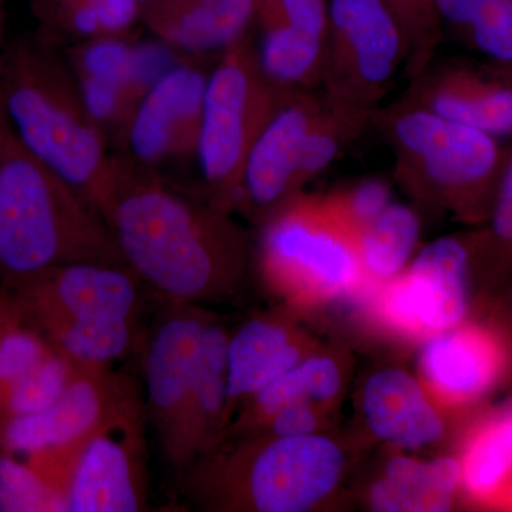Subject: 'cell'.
<instances>
[{"label": "cell", "instance_id": "1", "mask_svg": "<svg viewBox=\"0 0 512 512\" xmlns=\"http://www.w3.org/2000/svg\"><path fill=\"white\" fill-rule=\"evenodd\" d=\"M107 224L126 265L171 302L224 298L251 255L231 211L171 183L114 151V195Z\"/></svg>", "mask_w": 512, "mask_h": 512}, {"label": "cell", "instance_id": "2", "mask_svg": "<svg viewBox=\"0 0 512 512\" xmlns=\"http://www.w3.org/2000/svg\"><path fill=\"white\" fill-rule=\"evenodd\" d=\"M0 99L23 147L109 220L114 150L93 119L63 49L33 33L0 52Z\"/></svg>", "mask_w": 512, "mask_h": 512}, {"label": "cell", "instance_id": "3", "mask_svg": "<svg viewBox=\"0 0 512 512\" xmlns=\"http://www.w3.org/2000/svg\"><path fill=\"white\" fill-rule=\"evenodd\" d=\"M72 264L126 265L109 224L0 123V271L30 281Z\"/></svg>", "mask_w": 512, "mask_h": 512}, {"label": "cell", "instance_id": "4", "mask_svg": "<svg viewBox=\"0 0 512 512\" xmlns=\"http://www.w3.org/2000/svg\"><path fill=\"white\" fill-rule=\"evenodd\" d=\"M370 126L386 140L397 180L413 197L464 218L490 214L512 153L500 138L443 119L404 97L377 107Z\"/></svg>", "mask_w": 512, "mask_h": 512}, {"label": "cell", "instance_id": "5", "mask_svg": "<svg viewBox=\"0 0 512 512\" xmlns=\"http://www.w3.org/2000/svg\"><path fill=\"white\" fill-rule=\"evenodd\" d=\"M343 470L342 448L328 437L269 434L231 457L205 454L187 477L205 510L305 512L333 493Z\"/></svg>", "mask_w": 512, "mask_h": 512}, {"label": "cell", "instance_id": "6", "mask_svg": "<svg viewBox=\"0 0 512 512\" xmlns=\"http://www.w3.org/2000/svg\"><path fill=\"white\" fill-rule=\"evenodd\" d=\"M259 262L272 288L298 302L340 298L366 279L355 232L329 197L303 192L265 218Z\"/></svg>", "mask_w": 512, "mask_h": 512}, {"label": "cell", "instance_id": "7", "mask_svg": "<svg viewBox=\"0 0 512 512\" xmlns=\"http://www.w3.org/2000/svg\"><path fill=\"white\" fill-rule=\"evenodd\" d=\"M284 93L265 76L252 32L217 56L208 74L195 160L205 197L218 207H237L251 148Z\"/></svg>", "mask_w": 512, "mask_h": 512}, {"label": "cell", "instance_id": "8", "mask_svg": "<svg viewBox=\"0 0 512 512\" xmlns=\"http://www.w3.org/2000/svg\"><path fill=\"white\" fill-rule=\"evenodd\" d=\"M407 60L402 29L382 0H329L320 84L326 99L373 113Z\"/></svg>", "mask_w": 512, "mask_h": 512}, {"label": "cell", "instance_id": "9", "mask_svg": "<svg viewBox=\"0 0 512 512\" xmlns=\"http://www.w3.org/2000/svg\"><path fill=\"white\" fill-rule=\"evenodd\" d=\"M67 512H137L146 508L143 424L134 394L121 397L66 468Z\"/></svg>", "mask_w": 512, "mask_h": 512}, {"label": "cell", "instance_id": "10", "mask_svg": "<svg viewBox=\"0 0 512 512\" xmlns=\"http://www.w3.org/2000/svg\"><path fill=\"white\" fill-rule=\"evenodd\" d=\"M207 316L197 305L173 302L151 333L144 356L148 413L165 458L181 473L192 466L191 407Z\"/></svg>", "mask_w": 512, "mask_h": 512}, {"label": "cell", "instance_id": "11", "mask_svg": "<svg viewBox=\"0 0 512 512\" xmlns=\"http://www.w3.org/2000/svg\"><path fill=\"white\" fill-rule=\"evenodd\" d=\"M210 72L200 62L168 67L138 103L114 151L158 173L164 165L197 157Z\"/></svg>", "mask_w": 512, "mask_h": 512}, {"label": "cell", "instance_id": "12", "mask_svg": "<svg viewBox=\"0 0 512 512\" xmlns=\"http://www.w3.org/2000/svg\"><path fill=\"white\" fill-rule=\"evenodd\" d=\"M470 261V248L460 239L431 242L387 282L380 303L384 319L409 335L433 336L460 326L468 311Z\"/></svg>", "mask_w": 512, "mask_h": 512}, {"label": "cell", "instance_id": "13", "mask_svg": "<svg viewBox=\"0 0 512 512\" xmlns=\"http://www.w3.org/2000/svg\"><path fill=\"white\" fill-rule=\"evenodd\" d=\"M320 106V90L285 92L256 138L242 171L237 207L264 221L302 192L303 143Z\"/></svg>", "mask_w": 512, "mask_h": 512}, {"label": "cell", "instance_id": "14", "mask_svg": "<svg viewBox=\"0 0 512 512\" xmlns=\"http://www.w3.org/2000/svg\"><path fill=\"white\" fill-rule=\"evenodd\" d=\"M127 393L123 380L107 375L101 367L77 365L72 382L52 406L12 417L5 430L6 446L26 456L57 451L70 463L77 448Z\"/></svg>", "mask_w": 512, "mask_h": 512}, {"label": "cell", "instance_id": "15", "mask_svg": "<svg viewBox=\"0 0 512 512\" xmlns=\"http://www.w3.org/2000/svg\"><path fill=\"white\" fill-rule=\"evenodd\" d=\"M63 52L87 109L114 148L138 103L161 73L150 72L146 50L130 37L90 40Z\"/></svg>", "mask_w": 512, "mask_h": 512}, {"label": "cell", "instance_id": "16", "mask_svg": "<svg viewBox=\"0 0 512 512\" xmlns=\"http://www.w3.org/2000/svg\"><path fill=\"white\" fill-rule=\"evenodd\" d=\"M29 282L42 288L40 298L52 332L82 323L136 322L140 309L141 279L124 265H64Z\"/></svg>", "mask_w": 512, "mask_h": 512}, {"label": "cell", "instance_id": "17", "mask_svg": "<svg viewBox=\"0 0 512 512\" xmlns=\"http://www.w3.org/2000/svg\"><path fill=\"white\" fill-rule=\"evenodd\" d=\"M403 97L461 126L512 136V86L484 66L431 62L410 79Z\"/></svg>", "mask_w": 512, "mask_h": 512}, {"label": "cell", "instance_id": "18", "mask_svg": "<svg viewBox=\"0 0 512 512\" xmlns=\"http://www.w3.org/2000/svg\"><path fill=\"white\" fill-rule=\"evenodd\" d=\"M256 0H150L141 20L168 49L220 55L251 32Z\"/></svg>", "mask_w": 512, "mask_h": 512}, {"label": "cell", "instance_id": "19", "mask_svg": "<svg viewBox=\"0 0 512 512\" xmlns=\"http://www.w3.org/2000/svg\"><path fill=\"white\" fill-rule=\"evenodd\" d=\"M503 365L495 340L480 329L457 328L430 336L420 355L424 380L437 396L466 403L490 389Z\"/></svg>", "mask_w": 512, "mask_h": 512}, {"label": "cell", "instance_id": "20", "mask_svg": "<svg viewBox=\"0 0 512 512\" xmlns=\"http://www.w3.org/2000/svg\"><path fill=\"white\" fill-rule=\"evenodd\" d=\"M363 412L377 439L397 447L431 446L446 430L423 386L400 369L382 370L367 380Z\"/></svg>", "mask_w": 512, "mask_h": 512}, {"label": "cell", "instance_id": "21", "mask_svg": "<svg viewBox=\"0 0 512 512\" xmlns=\"http://www.w3.org/2000/svg\"><path fill=\"white\" fill-rule=\"evenodd\" d=\"M303 359V348L284 323L252 319L229 338L228 416L235 403L254 397Z\"/></svg>", "mask_w": 512, "mask_h": 512}, {"label": "cell", "instance_id": "22", "mask_svg": "<svg viewBox=\"0 0 512 512\" xmlns=\"http://www.w3.org/2000/svg\"><path fill=\"white\" fill-rule=\"evenodd\" d=\"M460 484L456 458L423 461L397 456L370 488L369 503L377 512L450 511Z\"/></svg>", "mask_w": 512, "mask_h": 512}, {"label": "cell", "instance_id": "23", "mask_svg": "<svg viewBox=\"0 0 512 512\" xmlns=\"http://www.w3.org/2000/svg\"><path fill=\"white\" fill-rule=\"evenodd\" d=\"M36 33L60 49L128 37L143 16L138 0H32Z\"/></svg>", "mask_w": 512, "mask_h": 512}, {"label": "cell", "instance_id": "24", "mask_svg": "<svg viewBox=\"0 0 512 512\" xmlns=\"http://www.w3.org/2000/svg\"><path fill=\"white\" fill-rule=\"evenodd\" d=\"M227 330L207 316L201 333L197 382L192 397L190 451L192 466L214 450L228 421ZM191 466V467H192Z\"/></svg>", "mask_w": 512, "mask_h": 512}, {"label": "cell", "instance_id": "25", "mask_svg": "<svg viewBox=\"0 0 512 512\" xmlns=\"http://www.w3.org/2000/svg\"><path fill=\"white\" fill-rule=\"evenodd\" d=\"M444 32L490 63L512 62V0H437Z\"/></svg>", "mask_w": 512, "mask_h": 512}, {"label": "cell", "instance_id": "26", "mask_svg": "<svg viewBox=\"0 0 512 512\" xmlns=\"http://www.w3.org/2000/svg\"><path fill=\"white\" fill-rule=\"evenodd\" d=\"M420 220L407 205L392 202L359 235V255L366 279L389 282L409 266L419 244Z\"/></svg>", "mask_w": 512, "mask_h": 512}, {"label": "cell", "instance_id": "27", "mask_svg": "<svg viewBox=\"0 0 512 512\" xmlns=\"http://www.w3.org/2000/svg\"><path fill=\"white\" fill-rule=\"evenodd\" d=\"M373 113L340 106L320 92V106L303 143L299 183L315 180L370 126Z\"/></svg>", "mask_w": 512, "mask_h": 512}, {"label": "cell", "instance_id": "28", "mask_svg": "<svg viewBox=\"0 0 512 512\" xmlns=\"http://www.w3.org/2000/svg\"><path fill=\"white\" fill-rule=\"evenodd\" d=\"M342 372L332 357H303L285 375L278 377L254 399L256 419L265 420L285 404L329 403L342 389Z\"/></svg>", "mask_w": 512, "mask_h": 512}, {"label": "cell", "instance_id": "29", "mask_svg": "<svg viewBox=\"0 0 512 512\" xmlns=\"http://www.w3.org/2000/svg\"><path fill=\"white\" fill-rule=\"evenodd\" d=\"M392 13L409 46L407 76L412 79L434 59L444 39V26L437 0H382Z\"/></svg>", "mask_w": 512, "mask_h": 512}, {"label": "cell", "instance_id": "30", "mask_svg": "<svg viewBox=\"0 0 512 512\" xmlns=\"http://www.w3.org/2000/svg\"><path fill=\"white\" fill-rule=\"evenodd\" d=\"M77 365L62 352H50L35 369L8 387L12 416L42 412L59 399L76 375Z\"/></svg>", "mask_w": 512, "mask_h": 512}, {"label": "cell", "instance_id": "31", "mask_svg": "<svg viewBox=\"0 0 512 512\" xmlns=\"http://www.w3.org/2000/svg\"><path fill=\"white\" fill-rule=\"evenodd\" d=\"M0 511L63 512V491L46 483L32 468L13 460L0 458Z\"/></svg>", "mask_w": 512, "mask_h": 512}, {"label": "cell", "instance_id": "32", "mask_svg": "<svg viewBox=\"0 0 512 512\" xmlns=\"http://www.w3.org/2000/svg\"><path fill=\"white\" fill-rule=\"evenodd\" d=\"M254 25L259 32L299 29L328 37L329 0H256Z\"/></svg>", "mask_w": 512, "mask_h": 512}, {"label": "cell", "instance_id": "33", "mask_svg": "<svg viewBox=\"0 0 512 512\" xmlns=\"http://www.w3.org/2000/svg\"><path fill=\"white\" fill-rule=\"evenodd\" d=\"M328 197L357 238L393 202L392 191L382 180H365Z\"/></svg>", "mask_w": 512, "mask_h": 512}, {"label": "cell", "instance_id": "34", "mask_svg": "<svg viewBox=\"0 0 512 512\" xmlns=\"http://www.w3.org/2000/svg\"><path fill=\"white\" fill-rule=\"evenodd\" d=\"M42 339L25 330H13L0 338V383L12 386L49 355Z\"/></svg>", "mask_w": 512, "mask_h": 512}, {"label": "cell", "instance_id": "35", "mask_svg": "<svg viewBox=\"0 0 512 512\" xmlns=\"http://www.w3.org/2000/svg\"><path fill=\"white\" fill-rule=\"evenodd\" d=\"M490 218L485 247L493 248L498 254H512V153L495 191Z\"/></svg>", "mask_w": 512, "mask_h": 512}, {"label": "cell", "instance_id": "36", "mask_svg": "<svg viewBox=\"0 0 512 512\" xmlns=\"http://www.w3.org/2000/svg\"><path fill=\"white\" fill-rule=\"evenodd\" d=\"M261 423L272 436H309L315 434L319 427L318 406L312 403L285 404Z\"/></svg>", "mask_w": 512, "mask_h": 512}, {"label": "cell", "instance_id": "37", "mask_svg": "<svg viewBox=\"0 0 512 512\" xmlns=\"http://www.w3.org/2000/svg\"><path fill=\"white\" fill-rule=\"evenodd\" d=\"M490 426L493 427L495 436L500 441L505 460H507L508 467H510L512 487V413L505 414L501 419L493 421Z\"/></svg>", "mask_w": 512, "mask_h": 512}, {"label": "cell", "instance_id": "38", "mask_svg": "<svg viewBox=\"0 0 512 512\" xmlns=\"http://www.w3.org/2000/svg\"><path fill=\"white\" fill-rule=\"evenodd\" d=\"M485 69L490 70L495 76L505 80L512 86V62L510 63H490L484 64Z\"/></svg>", "mask_w": 512, "mask_h": 512}, {"label": "cell", "instance_id": "39", "mask_svg": "<svg viewBox=\"0 0 512 512\" xmlns=\"http://www.w3.org/2000/svg\"><path fill=\"white\" fill-rule=\"evenodd\" d=\"M3 47H5V43H3V23H2V13H0V52H2Z\"/></svg>", "mask_w": 512, "mask_h": 512}, {"label": "cell", "instance_id": "40", "mask_svg": "<svg viewBox=\"0 0 512 512\" xmlns=\"http://www.w3.org/2000/svg\"><path fill=\"white\" fill-rule=\"evenodd\" d=\"M3 117H5V110H3L2 99H0V123H2Z\"/></svg>", "mask_w": 512, "mask_h": 512}, {"label": "cell", "instance_id": "41", "mask_svg": "<svg viewBox=\"0 0 512 512\" xmlns=\"http://www.w3.org/2000/svg\"><path fill=\"white\" fill-rule=\"evenodd\" d=\"M138 2L141 3V8H143V6L146 5L147 2H150V0H138Z\"/></svg>", "mask_w": 512, "mask_h": 512}]
</instances>
